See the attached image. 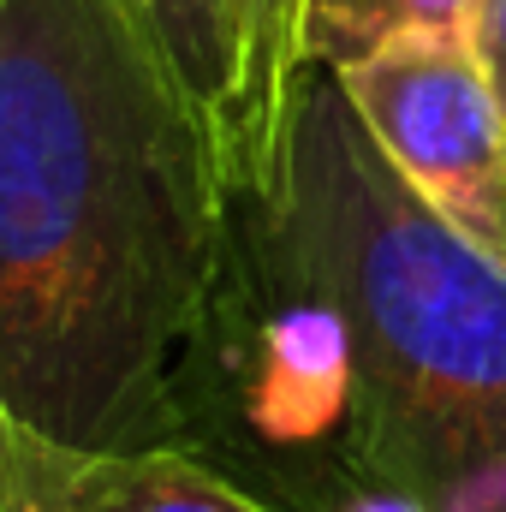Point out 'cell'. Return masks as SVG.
I'll return each instance as SVG.
<instances>
[{
	"instance_id": "obj_1",
	"label": "cell",
	"mask_w": 506,
	"mask_h": 512,
	"mask_svg": "<svg viewBox=\"0 0 506 512\" xmlns=\"http://www.w3.org/2000/svg\"><path fill=\"white\" fill-rule=\"evenodd\" d=\"M233 209L221 137L126 0H0V411L179 447Z\"/></svg>"
},
{
	"instance_id": "obj_2",
	"label": "cell",
	"mask_w": 506,
	"mask_h": 512,
	"mask_svg": "<svg viewBox=\"0 0 506 512\" xmlns=\"http://www.w3.org/2000/svg\"><path fill=\"white\" fill-rule=\"evenodd\" d=\"M239 209L346 322L358 477L506 512V262L381 155L334 72H304L274 191Z\"/></svg>"
},
{
	"instance_id": "obj_3",
	"label": "cell",
	"mask_w": 506,
	"mask_h": 512,
	"mask_svg": "<svg viewBox=\"0 0 506 512\" xmlns=\"http://www.w3.org/2000/svg\"><path fill=\"white\" fill-rule=\"evenodd\" d=\"M334 78L381 155L506 262V114L471 36H405Z\"/></svg>"
},
{
	"instance_id": "obj_4",
	"label": "cell",
	"mask_w": 506,
	"mask_h": 512,
	"mask_svg": "<svg viewBox=\"0 0 506 512\" xmlns=\"http://www.w3.org/2000/svg\"><path fill=\"white\" fill-rule=\"evenodd\" d=\"M0 512H274L185 447H78L0 411Z\"/></svg>"
},
{
	"instance_id": "obj_5",
	"label": "cell",
	"mask_w": 506,
	"mask_h": 512,
	"mask_svg": "<svg viewBox=\"0 0 506 512\" xmlns=\"http://www.w3.org/2000/svg\"><path fill=\"white\" fill-rule=\"evenodd\" d=\"M126 12L179 78V90L197 102V114L215 126L227 155L239 102V0H126Z\"/></svg>"
},
{
	"instance_id": "obj_6",
	"label": "cell",
	"mask_w": 506,
	"mask_h": 512,
	"mask_svg": "<svg viewBox=\"0 0 506 512\" xmlns=\"http://www.w3.org/2000/svg\"><path fill=\"white\" fill-rule=\"evenodd\" d=\"M405 36H471V0H304V66L340 72Z\"/></svg>"
},
{
	"instance_id": "obj_7",
	"label": "cell",
	"mask_w": 506,
	"mask_h": 512,
	"mask_svg": "<svg viewBox=\"0 0 506 512\" xmlns=\"http://www.w3.org/2000/svg\"><path fill=\"white\" fill-rule=\"evenodd\" d=\"M471 48H477L489 90L506 114V0H471Z\"/></svg>"
},
{
	"instance_id": "obj_8",
	"label": "cell",
	"mask_w": 506,
	"mask_h": 512,
	"mask_svg": "<svg viewBox=\"0 0 506 512\" xmlns=\"http://www.w3.org/2000/svg\"><path fill=\"white\" fill-rule=\"evenodd\" d=\"M316 512H435V507H429V501H417V495H405V489H393V483L352 477V483H340V489H334Z\"/></svg>"
}]
</instances>
